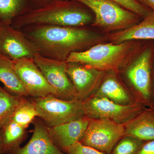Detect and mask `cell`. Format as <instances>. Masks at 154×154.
Returning a JSON list of instances; mask_svg holds the SVG:
<instances>
[{
  "label": "cell",
  "mask_w": 154,
  "mask_h": 154,
  "mask_svg": "<svg viewBox=\"0 0 154 154\" xmlns=\"http://www.w3.org/2000/svg\"><path fill=\"white\" fill-rule=\"evenodd\" d=\"M24 28L23 33L36 45L38 53L64 61L72 53L102 43L106 37L83 27L37 25Z\"/></svg>",
  "instance_id": "6da1fadb"
},
{
  "label": "cell",
  "mask_w": 154,
  "mask_h": 154,
  "mask_svg": "<svg viewBox=\"0 0 154 154\" xmlns=\"http://www.w3.org/2000/svg\"><path fill=\"white\" fill-rule=\"evenodd\" d=\"M52 0L44 6L29 10L14 20V28L49 25L83 27L93 21L91 14L76 2Z\"/></svg>",
  "instance_id": "7a4b0ae2"
},
{
  "label": "cell",
  "mask_w": 154,
  "mask_h": 154,
  "mask_svg": "<svg viewBox=\"0 0 154 154\" xmlns=\"http://www.w3.org/2000/svg\"><path fill=\"white\" fill-rule=\"evenodd\" d=\"M145 44L134 40L119 44L99 43L84 51L72 53L66 62L82 64L101 71H114L134 58Z\"/></svg>",
  "instance_id": "3957f363"
},
{
  "label": "cell",
  "mask_w": 154,
  "mask_h": 154,
  "mask_svg": "<svg viewBox=\"0 0 154 154\" xmlns=\"http://www.w3.org/2000/svg\"><path fill=\"white\" fill-rule=\"evenodd\" d=\"M85 5L94 12L93 25L105 32L128 29L142 20L137 14L111 0H73Z\"/></svg>",
  "instance_id": "277c9868"
},
{
  "label": "cell",
  "mask_w": 154,
  "mask_h": 154,
  "mask_svg": "<svg viewBox=\"0 0 154 154\" xmlns=\"http://www.w3.org/2000/svg\"><path fill=\"white\" fill-rule=\"evenodd\" d=\"M30 100L36 107L38 118L48 127L59 125L85 116L80 100H65L52 95Z\"/></svg>",
  "instance_id": "5b68a950"
},
{
  "label": "cell",
  "mask_w": 154,
  "mask_h": 154,
  "mask_svg": "<svg viewBox=\"0 0 154 154\" xmlns=\"http://www.w3.org/2000/svg\"><path fill=\"white\" fill-rule=\"evenodd\" d=\"M125 136L124 124L105 119H90L80 143L106 154H110Z\"/></svg>",
  "instance_id": "8992f818"
},
{
  "label": "cell",
  "mask_w": 154,
  "mask_h": 154,
  "mask_svg": "<svg viewBox=\"0 0 154 154\" xmlns=\"http://www.w3.org/2000/svg\"><path fill=\"white\" fill-rule=\"evenodd\" d=\"M85 115L90 119H105L124 124L138 110L135 104L121 105L105 97L91 95L82 101Z\"/></svg>",
  "instance_id": "52a82bcc"
},
{
  "label": "cell",
  "mask_w": 154,
  "mask_h": 154,
  "mask_svg": "<svg viewBox=\"0 0 154 154\" xmlns=\"http://www.w3.org/2000/svg\"><path fill=\"white\" fill-rule=\"evenodd\" d=\"M33 59L46 81L60 99L79 100L66 71V62L45 57L37 53Z\"/></svg>",
  "instance_id": "ba28073f"
},
{
  "label": "cell",
  "mask_w": 154,
  "mask_h": 154,
  "mask_svg": "<svg viewBox=\"0 0 154 154\" xmlns=\"http://www.w3.org/2000/svg\"><path fill=\"white\" fill-rule=\"evenodd\" d=\"M13 61L16 72L29 96L40 98L52 95L57 97L55 91L46 81L33 57L23 58Z\"/></svg>",
  "instance_id": "9c48e42d"
},
{
  "label": "cell",
  "mask_w": 154,
  "mask_h": 154,
  "mask_svg": "<svg viewBox=\"0 0 154 154\" xmlns=\"http://www.w3.org/2000/svg\"><path fill=\"white\" fill-rule=\"evenodd\" d=\"M36 45L23 32L11 25L0 24V54L12 60L33 57Z\"/></svg>",
  "instance_id": "30bf717a"
},
{
  "label": "cell",
  "mask_w": 154,
  "mask_h": 154,
  "mask_svg": "<svg viewBox=\"0 0 154 154\" xmlns=\"http://www.w3.org/2000/svg\"><path fill=\"white\" fill-rule=\"evenodd\" d=\"M154 57V45L145 44L126 71L130 82L146 99L150 96L151 70Z\"/></svg>",
  "instance_id": "8fae6325"
},
{
  "label": "cell",
  "mask_w": 154,
  "mask_h": 154,
  "mask_svg": "<svg viewBox=\"0 0 154 154\" xmlns=\"http://www.w3.org/2000/svg\"><path fill=\"white\" fill-rule=\"evenodd\" d=\"M66 71L80 101L94 94L105 76V72L77 63H66Z\"/></svg>",
  "instance_id": "7c38bea8"
},
{
  "label": "cell",
  "mask_w": 154,
  "mask_h": 154,
  "mask_svg": "<svg viewBox=\"0 0 154 154\" xmlns=\"http://www.w3.org/2000/svg\"><path fill=\"white\" fill-rule=\"evenodd\" d=\"M33 133L28 143L8 154H65L54 143L47 125L38 117L33 122Z\"/></svg>",
  "instance_id": "4fadbf2b"
},
{
  "label": "cell",
  "mask_w": 154,
  "mask_h": 154,
  "mask_svg": "<svg viewBox=\"0 0 154 154\" xmlns=\"http://www.w3.org/2000/svg\"><path fill=\"white\" fill-rule=\"evenodd\" d=\"M90 118L85 116L56 126L48 127V133L54 143L63 152L83 137Z\"/></svg>",
  "instance_id": "5bb4252c"
},
{
  "label": "cell",
  "mask_w": 154,
  "mask_h": 154,
  "mask_svg": "<svg viewBox=\"0 0 154 154\" xmlns=\"http://www.w3.org/2000/svg\"><path fill=\"white\" fill-rule=\"evenodd\" d=\"M110 42L119 44L125 42L154 41V11L140 22L128 29L117 31L108 36Z\"/></svg>",
  "instance_id": "9a60e30c"
},
{
  "label": "cell",
  "mask_w": 154,
  "mask_h": 154,
  "mask_svg": "<svg viewBox=\"0 0 154 154\" xmlns=\"http://www.w3.org/2000/svg\"><path fill=\"white\" fill-rule=\"evenodd\" d=\"M27 135V128L10 120L0 128V154H8L19 147Z\"/></svg>",
  "instance_id": "2e32d148"
},
{
  "label": "cell",
  "mask_w": 154,
  "mask_h": 154,
  "mask_svg": "<svg viewBox=\"0 0 154 154\" xmlns=\"http://www.w3.org/2000/svg\"><path fill=\"white\" fill-rule=\"evenodd\" d=\"M92 95L105 97L121 105L131 103L129 95L113 74L105 76L99 88Z\"/></svg>",
  "instance_id": "e0dca14e"
},
{
  "label": "cell",
  "mask_w": 154,
  "mask_h": 154,
  "mask_svg": "<svg viewBox=\"0 0 154 154\" xmlns=\"http://www.w3.org/2000/svg\"><path fill=\"white\" fill-rule=\"evenodd\" d=\"M0 82L9 93L16 96L29 97L16 72L13 60L1 54Z\"/></svg>",
  "instance_id": "ac0fdd59"
},
{
  "label": "cell",
  "mask_w": 154,
  "mask_h": 154,
  "mask_svg": "<svg viewBox=\"0 0 154 154\" xmlns=\"http://www.w3.org/2000/svg\"><path fill=\"white\" fill-rule=\"evenodd\" d=\"M125 136L143 141L154 140V119L143 115L130 119L124 123Z\"/></svg>",
  "instance_id": "d6986e66"
},
{
  "label": "cell",
  "mask_w": 154,
  "mask_h": 154,
  "mask_svg": "<svg viewBox=\"0 0 154 154\" xmlns=\"http://www.w3.org/2000/svg\"><path fill=\"white\" fill-rule=\"evenodd\" d=\"M26 0H0V22L12 25L18 17L29 11Z\"/></svg>",
  "instance_id": "ffe728a7"
},
{
  "label": "cell",
  "mask_w": 154,
  "mask_h": 154,
  "mask_svg": "<svg viewBox=\"0 0 154 154\" xmlns=\"http://www.w3.org/2000/svg\"><path fill=\"white\" fill-rule=\"evenodd\" d=\"M26 98L13 95L0 86V128L11 120L15 110Z\"/></svg>",
  "instance_id": "44dd1931"
},
{
  "label": "cell",
  "mask_w": 154,
  "mask_h": 154,
  "mask_svg": "<svg viewBox=\"0 0 154 154\" xmlns=\"http://www.w3.org/2000/svg\"><path fill=\"white\" fill-rule=\"evenodd\" d=\"M38 116L35 105L30 99L26 98L15 110L11 120L27 128Z\"/></svg>",
  "instance_id": "7402d4cb"
},
{
  "label": "cell",
  "mask_w": 154,
  "mask_h": 154,
  "mask_svg": "<svg viewBox=\"0 0 154 154\" xmlns=\"http://www.w3.org/2000/svg\"><path fill=\"white\" fill-rule=\"evenodd\" d=\"M143 143L136 138L124 136L116 145L110 154H136Z\"/></svg>",
  "instance_id": "603a6c76"
},
{
  "label": "cell",
  "mask_w": 154,
  "mask_h": 154,
  "mask_svg": "<svg viewBox=\"0 0 154 154\" xmlns=\"http://www.w3.org/2000/svg\"><path fill=\"white\" fill-rule=\"evenodd\" d=\"M125 8L137 14L143 19L152 10L138 2L137 0H111Z\"/></svg>",
  "instance_id": "cb8c5ba5"
},
{
  "label": "cell",
  "mask_w": 154,
  "mask_h": 154,
  "mask_svg": "<svg viewBox=\"0 0 154 154\" xmlns=\"http://www.w3.org/2000/svg\"><path fill=\"white\" fill-rule=\"evenodd\" d=\"M65 154H106L77 142L63 150Z\"/></svg>",
  "instance_id": "d4e9b609"
},
{
  "label": "cell",
  "mask_w": 154,
  "mask_h": 154,
  "mask_svg": "<svg viewBox=\"0 0 154 154\" xmlns=\"http://www.w3.org/2000/svg\"><path fill=\"white\" fill-rule=\"evenodd\" d=\"M136 154H154V140L143 143Z\"/></svg>",
  "instance_id": "484cf974"
},
{
  "label": "cell",
  "mask_w": 154,
  "mask_h": 154,
  "mask_svg": "<svg viewBox=\"0 0 154 154\" xmlns=\"http://www.w3.org/2000/svg\"><path fill=\"white\" fill-rule=\"evenodd\" d=\"M138 2L154 11V0H137Z\"/></svg>",
  "instance_id": "4316f807"
},
{
  "label": "cell",
  "mask_w": 154,
  "mask_h": 154,
  "mask_svg": "<svg viewBox=\"0 0 154 154\" xmlns=\"http://www.w3.org/2000/svg\"><path fill=\"white\" fill-rule=\"evenodd\" d=\"M33 3L38 5V7L44 6L51 2L52 0H31Z\"/></svg>",
  "instance_id": "83f0119b"
},
{
  "label": "cell",
  "mask_w": 154,
  "mask_h": 154,
  "mask_svg": "<svg viewBox=\"0 0 154 154\" xmlns=\"http://www.w3.org/2000/svg\"><path fill=\"white\" fill-rule=\"evenodd\" d=\"M0 24H1V22H0Z\"/></svg>",
  "instance_id": "f1b7e54d"
},
{
  "label": "cell",
  "mask_w": 154,
  "mask_h": 154,
  "mask_svg": "<svg viewBox=\"0 0 154 154\" xmlns=\"http://www.w3.org/2000/svg\"></svg>",
  "instance_id": "f546056e"
},
{
  "label": "cell",
  "mask_w": 154,
  "mask_h": 154,
  "mask_svg": "<svg viewBox=\"0 0 154 154\" xmlns=\"http://www.w3.org/2000/svg\"></svg>",
  "instance_id": "4dcf8cb0"
}]
</instances>
